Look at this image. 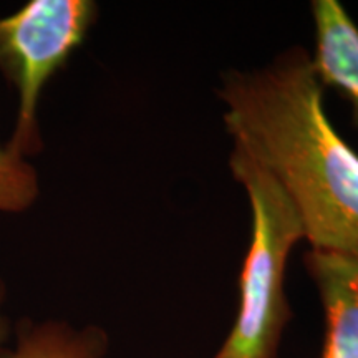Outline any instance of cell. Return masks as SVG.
Instances as JSON below:
<instances>
[{
  "instance_id": "6da1fadb",
  "label": "cell",
  "mask_w": 358,
  "mask_h": 358,
  "mask_svg": "<svg viewBox=\"0 0 358 358\" xmlns=\"http://www.w3.org/2000/svg\"><path fill=\"white\" fill-rule=\"evenodd\" d=\"M234 146L279 182L315 252L358 262V155L335 131L308 53L229 71L219 92Z\"/></svg>"
},
{
  "instance_id": "7a4b0ae2",
  "label": "cell",
  "mask_w": 358,
  "mask_h": 358,
  "mask_svg": "<svg viewBox=\"0 0 358 358\" xmlns=\"http://www.w3.org/2000/svg\"><path fill=\"white\" fill-rule=\"evenodd\" d=\"M229 164L248 191L252 234L241 272L236 322L214 358H275L290 319L285 267L306 232L287 194L261 164L236 146Z\"/></svg>"
},
{
  "instance_id": "3957f363",
  "label": "cell",
  "mask_w": 358,
  "mask_h": 358,
  "mask_svg": "<svg viewBox=\"0 0 358 358\" xmlns=\"http://www.w3.org/2000/svg\"><path fill=\"white\" fill-rule=\"evenodd\" d=\"M92 0H32L0 19V70L17 88L19 108L7 146L29 158L42 150L38 105L96 20Z\"/></svg>"
},
{
  "instance_id": "277c9868",
  "label": "cell",
  "mask_w": 358,
  "mask_h": 358,
  "mask_svg": "<svg viewBox=\"0 0 358 358\" xmlns=\"http://www.w3.org/2000/svg\"><path fill=\"white\" fill-rule=\"evenodd\" d=\"M306 266L325 312L320 358H358V262L338 254H306Z\"/></svg>"
},
{
  "instance_id": "5b68a950",
  "label": "cell",
  "mask_w": 358,
  "mask_h": 358,
  "mask_svg": "<svg viewBox=\"0 0 358 358\" xmlns=\"http://www.w3.org/2000/svg\"><path fill=\"white\" fill-rule=\"evenodd\" d=\"M315 52L312 69L322 88L342 93L358 128V27L337 0H313Z\"/></svg>"
},
{
  "instance_id": "8992f818",
  "label": "cell",
  "mask_w": 358,
  "mask_h": 358,
  "mask_svg": "<svg viewBox=\"0 0 358 358\" xmlns=\"http://www.w3.org/2000/svg\"><path fill=\"white\" fill-rule=\"evenodd\" d=\"M106 348L108 335L100 327L43 322L22 327L15 347L0 350V358H103Z\"/></svg>"
},
{
  "instance_id": "52a82bcc",
  "label": "cell",
  "mask_w": 358,
  "mask_h": 358,
  "mask_svg": "<svg viewBox=\"0 0 358 358\" xmlns=\"http://www.w3.org/2000/svg\"><path fill=\"white\" fill-rule=\"evenodd\" d=\"M40 178L29 158L0 143V213L22 214L37 203Z\"/></svg>"
},
{
  "instance_id": "ba28073f",
  "label": "cell",
  "mask_w": 358,
  "mask_h": 358,
  "mask_svg": "<svg viewBox=\"0 0 358 358\" xmlns=\"http://www.w3.org/2000/svg\"><path fill=\"white\" fill-rule=\"evenodd\" d=\"M3 302H6V284L0 279V345H2L8 334V322L7 317L3 315Z\"/></svg>"
}]
</instances>
